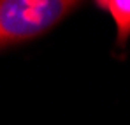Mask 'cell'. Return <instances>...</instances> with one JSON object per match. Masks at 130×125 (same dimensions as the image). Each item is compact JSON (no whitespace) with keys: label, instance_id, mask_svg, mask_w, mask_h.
Instances as JSON below:
<instances>
[{"label":"cell","instance_id":"cell-2","mask_svg":"<svg viewBox=\"0 0 130 125\" xmlns=\"http://www.w3.org/2000/svg\"><path fill=\"white\" fill-rule=\"evenodd\" d=\"M95 4L107 11L116 25V42L123 48L130 37V0H95Z\"/></svg>","mask_w":130,"mask_h":125},{"label":"cell","instance_id":"cell-1","mask_svg":"<svg viewBox=\"0 0 130 125\" xmlns=\"http://www.w3.org/2000/svg\"><path fill=\"white\" fill-rule=\"evenodd\" d=\"M85 0H0V49L35 39Z\"/></svg>","mask_w":130,"mask_h":125}]
</instances>
